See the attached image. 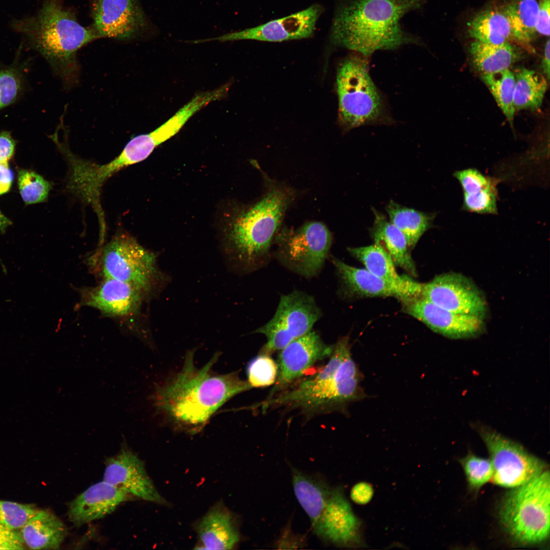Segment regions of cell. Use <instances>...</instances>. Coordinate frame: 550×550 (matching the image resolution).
<instances>
[{"instance_id": "cell-1", "label": "cell", "mask_w": 550, "mask_h": 550, "mask_svg": "<svg viewBox=\"0 0 550 550\" xmlns=\"http://www.w3.org/2000/svg\"><path fill=\"white\" fill-rule=\"evenodd\" d=\"M216 353L202 368H197L194 353L186 355L181 371L159 386L152 396L156 408L188 432H199L216 410L234 396L252 388L236 372L218 374L212 367Z\"/></svg>"}, {"instance_id": "cell-2", "label": "cell", "mask_w": 550, "mask_h": 550, "mask_svg": "<svg viewBox=\"0 0 550 550\" xmlns=\"http://www.w3.org/2000/svg\"><path fill=\"white\" fill-rule=\"evenodd\" d=\"M428 1L343 0L335 14L331 42L369 58L377 50L423 45L419 37L403 29L400 21Z\"/></svg>"}, {"instance_id": "cell-3", "label": "cell", "mask_w": 550, "mask_h": 550, "mask_svg": "<svg viewBox=\"0 0 550 550\" xmlns=\"http://www.w3.org/2000/svg\"><path fill=\"white\" fill-rule=\"evenodd\" d=\"M362 377L353 361L347 336L334 345L327 364L313 375L286 389L261 404L269 407L298 409L308 416L343 411L350 403L362 399Z\"/></svg>"}, {"instance_id": "cell-4", "label": "cell", "mask_w": 550, "mask_h": 550, "mask_svg": "<svg viewBox=\"0 0 550 550\" xmlns=\"http://www.w3.org/2000/svg\"><path fill=\"white\" fill-rule=\"evenodd\" d=\"M21 29L57 73L69 83L74 81L77 75L78 51L100 38L92 26H82L75 12L64 6L61 0L45 1L37 15L25 21Z\"/></svg>"}, {"instance_id": "cell-5", "label": "cell", "mask_w": 550, "mask_h": 550, "mask_svg": "<svg viewBox=\"0 0 550 550\" xmlns=\"http://www.w3.org/2000/svg\"><path fill=\"white\" fill-rule=\"evenodd\" d=\"M288 190L270 187L260 200L233 221L229 239L237 262L247 271L267 262L274 237L291 200Z\"/></svg>"}, {"instance_id": "cell-6", "label": "cell", "mask_w": 550, "mask_h": 550, "mask_svg": "<svg viewBox=\"0 0 550 550\" xmlns=\"http://www.w3.org/2000/svg\"><path fill=\"white\" fill-rule=\"evenodd\" d=\"M369 59L352 51L337 69L338 121L343 130L393 122L383 95L370 75Z\"/></svg>"}, {"instance_id": "cell-7", "label": "cell", "mask_w": 550, "mask_h": 550, "mask_svg": "<svg viewBox=\"0 0 550 550\" xmlns=\"http://www.w3.org/2000/svg\"><path fill=\"white\" fill-rule=\"evenodd\" d=\"M549 503L550 476L546 470L505 494L499 510L501 524L509 537L519 544L545 542L549 536Z\"/></svg>"}, {"instance_id": "cell-8", "label": "cell", "mask_w": 550, "mask_h": 550, "mask_svg": "<svg viewBox=\"0 0 550 550\" xmlns=\"http://www.w3.org/2000/svg\"><path fill=\"white\" fill-rule=\"evenodd\" d=\"M102 279H113L135 287L146 296L152 293L159 273L155 255L126 233L115 235L89 260Z\"/></svg>"}, {"instance_id": "cell-9", "label": "cell", "mask_w": 550, "mask_h": 550, "mask_svg": "<svg viewBox=\"0 0 550 550\" xmlns=\"http://www.w3.org/2000/svg\"><path fill=\"white\" fill-rule=\"evenodd\" d=\"M276 257L289 270L305 278L320 272L332 243V236L321 222H308L284 232L278 238Z\"/></svg>"}, {"instance_id": "cell-10", "label": "cell", "mask_w": 550, "mask_h": 550, "mask_svg": "<svg viewBox=\"0 0 550 550\" xmlns=\"http://www.w3.org/2000/svg\"><path fill=\"white\" fill-rule=\"evenodd\" d=\"M321 316V310L310 295L298 290L282 295L272 318L254 332L267 338L260 353L269 355L282 350L312 331Z\"/></svg>"}, {"instance_id": "cell-11", "label": "cell", "mask_w": 550, "mask_h": 550, "mask_svg": "<svg viewBox=\"0 0 550 550\" xmlns=\"http://www.w3.org/2000/svg\"><path fill=\"white\" fill-rule=\"evenodd\" d=\"M479 432L490 456L493 468L491 480L494 484L514 488L546 470L544 461L520 444L488 428L482 427Z\"/></svg>"}, {"instance_id": "cell-12", "label": "cell", "mask_w": 550, "mask_h": 550, "mask_svg": "<svg viewBox=\"0 0 550 550\" xmlns=\"http://www.w3.org/2000/svg\"><path fill=\"white\" fill-rule=\"evenodd\" d=\"M91 25L99 38L129 41L153 30L139 0H89Z\"/></svg>"}, {"instance_id": "cell-13", "label": "cell", "mask_w": 550, "mask_h": 550, "mask_svg": "<svg viewBox=\"0 0 550 550\" xmlns=\"http://www.w3.org/2000/svg\"><path fill=\"white\" fill-rule=\"evenodd\" d=\"M311 525L318 536L336 546H366L363 521L353 512L342 487H331L318 518Z\"/></svg>"}, {"instance_id": "cell-14", "label": "cell", "mask_w": 550, "mask_h": 550, "mask_svg": "<svg viewBox=\"0 0 550 550\" xmlns=\"http://www.w3.org/2000/svg\"><path fill=\"white\" fill-rule=\"evenodd\" d=\"M321 12V6L313 5L298 12L255 27L197 40L196 42L199 43L212 41L225 42L252 40L274 42L308 38L313 35Z\"/></svg>"}, {"instance_id": "cell-15", "label": "cell", "mask_w": 550, "mask_h": 550, "mask_svg": "<svg viewBox=\"0 0 550 550\" xmlns=\"http://www.w3.org/2000/svg\"><path fill=\"white\" fill-rule=\"evenodd\" d=\"M420 296L456 313L483 318L486 311V303L480 291L459 273H443L421 284Z\"/></svg>"}, {"instance_id": "cell-16", "label": "cell", "mask_w": 550, "mask_h": 550, "mask_svg": "<svg viewBox=\"0 0 550 550\" xmlns=\"http://www.w3.org/2000/svg\"><path fill=\"white\" fill-rule=\"evenodd\" d=\"M333 347L312 330L290 342L280 350L277 378L266 399L288 388L316 363L329 358Z\"/></svg>"}, {"instance_id": "cell-17", "label": "cell", "mask_w": 550, "mask_h": 550, "mask_svg": "<svg viewBox=\"0 0 550 550\" xmlns=\"http://www.w3.org/2000/svg\"><path fill=\"white\" fill-rule=\"evenodd\" d=\"M103 480L139 499L169 505L154 486L143 461L126 445L106 460Z\"/></svg>"}, {"instance_id": "cell-18", "label": "cell", "mask_w": 550, "mask_h": 550, "mask_svg": "<svg viewBox=\"0 0 550 550\" xmlns=\"http://www.w3.org/2000/svg\"><path fill=\"white\" fill-rule=\"evenodd\" d=\"M401 301L405 313L433 331L449 338H471L479 334L484 327L483 318L480 317L450 311L421 296Z\"/></svg>"}, {"instance_id": "cell-19", "label": "cell", "mask_w": 550, "mask_h": 550, "mask_svg": "<svg viewBox=\"0 0 550 550\" xmlns=\"http://www.w3.org/2000/svg\"><path fill=\"white\" fill-rule=\"evenodd\" d=\"M146 296L140 290L125 282L103 279L98 285L82 289V306L95 308L106 315L126 318L137 314Z\"/></svg>"}, {"instance_id": "cell-20", "label": "cell", "mask_w": 550, "mask_h": 550, "mask_svg": "<svg viewBox=\"0 0 550 550\" xmlns=\"http://www.w3.org/2000/svg\"><path fill=\"white\" fill-rule=\"evenodd\" d=\"M343 288L347 293L366 297L393 296L401 301L420 296L421 284L402 286L383 280L366 268L350 266L332 258Z\"/></svg>"}, {"instance_id": "cell-21", "label": "cell", "mask_w": 550, "mask_h": 550, "mask_svg": "<svg viewBox=\"0 0 550 550\" xmlns=\"http://www.w3.org/2000/svg\"><path fill=\"white\" fill-rule=\"evenodd\" d=\"M193 527L198 538L197 549H231L240 540L236 517L222 501L213 505Z\"/></svg>"}, {"instance_id": "cell-22", "label": "cell", "mask_w": 550, "mask_h": 550, "mask_svg": "<svg viewBox=\"0 0 550 550\" xmlns=\"http://www.w3.org/2000/svg\"><path fill=\"white\" fill-rule=\"evenodd\" d=\"M128 494L103 480L96 483L70 502L69 519L75 526H80L103 518L125 501Z\"/></svg>"}, {"instance_id": "cell-23", "label": "cell", "mask_w": 550, "mask_h": 550, "mask_svg": "<svg viewBox=\"0 0 550 550\" xmlns=\"http://www.w3.org/2000/svg\"><path fill=\"white\" fill-rule=\"evenodd\" d=\"M453 175L462 190L461 210L480 214H498V179L472 168L456 171Z\"/></svg>"}, {"instance_id": "cell-24", "label": "cell", "mask_w": 550, "mask_h": 550, "mask_svg": "<svg viewBox=\"0 0 550 550\" xmlns=\"http://www.w3.org/2000/svg\"><path fill=\"white\" fill-rule=\"evenodd\" d=\"M372 210L374 219L370 233L374 243L390 255L396 265L416 277V268L405 236L384 214L374 208Z\"/></svg>"}, {"instance_id": "cell-25", "label": "cell", "mask_w": 550, "mask_h": 550, "mask_svg": "<svg viewBox=\"0 0 550 550\" xmlns=\"http://www.w3.org/2000/svg\"><path fill=\"white\" fill-rule=\"evenodd\" d=\"M24 545L32 549H57L67 534L64 523L53 513L39 509L20 530Z\"/></svg>"}, {"instance_id": "cell-26", "label": "cell", "mask_w": 550, "mask_h": 550, "mask_svg": "<svg viewBox=\"0 0 550 550\" xmlns=\"http://www.w3.org/2000/svg\"><path fill=\"white\" fill-rule=\"evenodd\" d=\"M386 210L389 221L405 236L410 249L433 227L435 213H427L402 206L391 200Z\"/></svg>"}, {"instance_id": "cell-27", "label": "cell", "mask_w": 550, "mask_h": 550, "mask_svg": "<svg viewBox=\"0 0 550 550\" xmlns=\"http://www.w3.org/2000/svg\"><path fill=\"white\" fill-rule=\"evenodd\" d=\"M470 51L474 65L481 74L507 69L519 58L517 49L508 42L491 45L475 40Z\"/></svg>"}, {"instance_id": "cell-28", "label": "cell", "mask_w": 550, "mask_h": 550, "mask_svg": "<svg viewBox=\"0 0 550 550\" xmlns=\"http://www.w3.org/2000/svg\"><path fill=\"white\" fill-rule=\"evenodd\" d=\"M348 251L367 270L379 278L402 286H411L417 283L407 276L399 275L390 255L378 244L349 248Z\"/></svg>"}, {"instance_id": "cell-29", "label": "cell", "mask_w": 550, "mask_h": 550, "mask_svg": "<svg viewBox=\"0 0 550 550\" xmlns=\"http://www.w3.org/2000/svg\"><path fill=\"white\" fill-rule=\"evenodd\" d=\"M469 33L475 40L491 45L508 42L510 25L504 11L487 9L478 14L469 24Z\"/></svg>"}, {"instance_id": "cell-30", "label": "cell", "mask_w": 550, "mask_h": 550, "mask_svg": "<svg viewBox=\"0 0 550 550\" xmlns=\"http://www.w3.org/2000/svg\"><path fill=\"white\" fill-rule=\"evenodd\" d=\"M513 105L515 110H537L541 106L546 92V79L534 71L519 70L514 75Z\"/></svg>"}, {"instance_id": "cell-31", "label": "cell", "mask_w": 550, "mask_h": 550, "mask_svg": "<svg viewBox=\"0 0 550 550\" xmlns=\"http://www.w3.org/2000/svg\"><path fill=\"white\" fill-rule=\"evenodd\" d=\"M539 4L536 0H514L504 12L509 20L511 37L523 44H529L536 32Z\"/></svg>"}, {"instance_id": "cell-32", "label": "cell", "mask_w": 550, "mask_h": 550, "mask_svg": "<svg viewBox=\"0 0 550 550\" xmlns=\"http://www.w3.org/2000/svg\"><path fill=\"white\" fill-rule=\"evenodd\" d=\"M481 78L508 120L512 122L515 112L513 105L514 74L507 69L494 73L482 74Z\"/></svg>"}, {"instance_id": "cell-33", "label": "cell", "mask_w": 550, "mask_h": 550, "mask_svg": "<svg viewBox=\"0 0 550 550\" xmlns=\"http://www.w3.org/2000/svg\"><path fill=\"white\" fill-rule=\"evenodd\" d=\"M18 185L23 202L26 205L45 202L51 185L41 175L33 171L20 170L17 174Z\"/></svg>"}, {"instance_id": "cell-34", "label": "cell", "mask_w": 550, "mask_h": 550, "mask_svg": "<svg viewBox=\"0 0 550 550\" xmlns=\"http://www.w3.org/2000/svg\"><path fill=\"white\" fill-rule=\"evenodd\" d=\"M278 372L277 363L268 354L260 353L248 365V381L252 388L268 387L275 383Z\"/></svg>"}, {"instance_id": "cell-35", "label": "cell", "mask_w": 550, "mask_h": 550, "mask_svg": "<svg viewBox=\"0 0 550 550\" xmlns=\"http://www.w3.org/2000/svg\"><path fill=\"white\" fill-rule=\"evenodd\" d=\"M460 462L471 489H479L491 480L493 468L490 459L469 453Z\"/></svg>"}, {"instance_id": "cell-36", "label": "cell", "mask_w": 550, "mask_h": 550, "mask_svg": "<svg viewBox=\"0 0 550 550\" xmlns=\"http://www.w3.org/2000/svg\"><path fill=\"white\" fill-rule=\"evenodd\" d=\"M38 510L33 504L0 500V524L12 531L20 530Z\"/></svg>"}, {"instance_id": "cell-37", "label": "cell", "mask_w": 550, "mask_h": 550, "mask_svg": "<svg viewBox=\"0 0 550 550\" xmlns=\"http://www.w3.org/2000/svg\"><path fill=\"white\" fill-rule=\"evenodd\" d=\"M19 88V79L13 70L0 72V109L15 100Z\"/></svg>"}, {"instance_id": "cell-38", "label": "cell", "mask_w": 550, "mask_h": 550, "mask_svg": "<svg viewBox=\"0 0 550 550\" xmlns=\"http://www.w3.org/2000/svg\"><path fill=\"white\" fill-rule=\"evenodd\" d=\"M24 545L20 533L0 524V549H23Z\"/></svg>"}, {"instance_id": "cell-39", "label": "cell", "mask_w": 550, "mask_h": 550, "mask_svg": "<svg viewBox=\"0 0 550 550\" xmlns=\"http://www.w3.org/2000/svg\"><path fill=\"white\" fill-rule=\"evenodd\" d=\"M535 29L541 35L549 36L550 0H540Z\"/></svg>"}, {"instance_id": "cell-40", "label": "cell", "mask_w": 550, "mask_h": 550, "mask_svg": "<svg viewBox=\"0 0 550 550\" xmlns=\"http://www.w3.org/2000/svg\"><path fill=\"white\" fill-rule=\"evenodd\" d=\"M374 494L372 486L366 482H360L355 484L350 491V498L355 503L366 505L372 500Z\"/></svg>"}, {"instance_id": "cell-41", "label": "cell", "mask_w": 550, "mask_h": 550, "mask_svg": "<svg viewBox=\"0 0 550 550\" xmlns=\"http://www.w3.org/2000/svg\"><path fill=\"white\" fill-rule=\"evenodd\" d=\"M15 146V141L9 132H0V162H9L14 155Z\"/></svg>"}, {"instance_id": "cell-42", "label": "cell", "mask_w": 550, "mask_h": 550, "mask_svg": "<svg viewBox=\"0 0 550 550\" xmlns=\"http://www.w3.org/2000/svg\"><path fill=\"white\" fill-rule=\"evenodd\" d=\"M13 173L8 162H0V195L9 191L13 180Z\"/></svg>"}, {"instance_id": "cell-43", "label": "cell", "mask_w": 550, "mask_h": 550, "mask_svg": "<svg viewBox=\"0 0 550 550\" xmlns=\"http://www.w3.org/2000/svg\"><path fill=\"white\" fill-rule=\"evenodd\" d=\"M549 39H548L545 45L542 60V68L544 73L547 75L548 79L549 78Z\"/></svg>"}, {"instance_id": "cell-44", "label": "cell", "mask_w": 550, "mask_h": 550, "mask_svg": "<svg viewBox=\"0 0 550 550\" xmlns=\"http://www.w3.org/2000/svg\"><path fill=\"white\" fill-rule=\"evenodd\" d=\"M11 221L4 215L0 210V231L5 233L6 229L11 225Z\"/></svg>"}]
</instances>
